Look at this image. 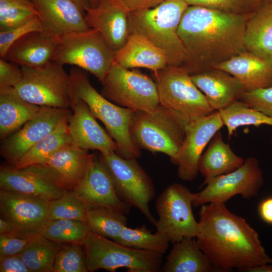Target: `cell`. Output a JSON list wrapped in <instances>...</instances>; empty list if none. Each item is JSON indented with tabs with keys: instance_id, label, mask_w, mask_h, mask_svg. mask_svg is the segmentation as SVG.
<instances>
[{
	"instance_id": "9",
	"label": "cell",
	"mask_w": 272,
	"mask_h": 272,
	"mask_svg": "<svg viewBox=\"0 0 272 272\" xmlns=\"http://www.w3.org/2000/svg\"><path fill=\"white\" fill-rule=\"evenodd\" d=\"M21 69L22 78L14 88L20 97L40 107L71 108L70 75L62 65L51 61L41 66Z\"/></svg>"
},
{
	"instance_id": "6",
	"label": "cell",
	"mask_w": 272,
	"mask_h": 272,
	"mask_svg": "<svg viewBox=\"0 0 272 272\" xmlns=\"http://www.w3.org/2000/svg\"><path fill=\"white\" fill-rule=\"evenodd\" d=\"M82 244L88 271L126 268L128 272H157L162 267L163 255L125 246L91 231Z\"/></svg>"
},
{
	"instance_id": "30",
	"label": "cell",
	"mask_w": 272,
	"mask_h": 272,
	"mask_svg": "<svg viewBox=\"0 0 272 272\" xmlns=\"http://www.w3.org/2000/svg\"><path fill=\"white\" fill-rule=\"evenodd\" d=\"M41 107L20 97L14 88L0 89V137L6 139L32 119Z\"/></svg>"
},
{
	"instance_id": "50",
	"label": "cell",
	"mask_w": 272,
	"mask_h": 272,
	"mask_svg": "<svg viewBox=\"0 0 272 272\" xmlns=\"http://www.w3.org/2000/svg\"><path fill=\"white\" fill-rule=\"evenodd\" d=\"M84 12L86 8L89 7L88 0H72Z\"/></svg>"
},
{
	"instance_id": "36",
	"label": "cell",
	"mask_w": 272,
	"mask_h": 272,
	"mask_svg": "<svg viewBox=\"0 0 272 272\" xmlns=\"http://www.w3.org/2000/svg\"><path fill=\"white\" fill-rule=\"evenodd\" d=\"M229 137L237 128L244 125L272 126V116L252 109L239 100H236L225 109L219 111Z\"/></svg>"
},
{
	"instance_id": "43",
	"label": "cell",
	"mask_w": 272,
	"mask_h": 272,
	"mask_svg": "<svg viewBox=\"0 0 272 272\" xmlns=\"http://www.w3.org/2000/svg\"><path fill=\"white\" fill-rule=\"evenodd\" d=\"M35 235L28 236L0 234V257L19 254Z\"/></svg>"
},
{
	"instance_id": "3",
	"label": "cell",
	"mask_w": 272,
	"mask_h": 272,
	"mask_svg": "<svg viewBox=\"0 0 272 272\" xmlns=\"http://www.w3.org/2000/svg\"><path fill=\"white\" fill-rule=\"evenodd\" d=\"M69 75L71 99L84 101L95 118L104 124L117 145L115 153L127 159L139 157L140 150L133 142L130 133L135 110L121 107L104 97L92 86L83 70L73 66Z\"/></svg>"
},
{
	"instance_id": "17",
	"label": "cell",
	"mask_w": 272,
	"mask_h": 272,
	"mask_svg": "<svg viewBox=\"0 0 272 272\" xmlns=\"http://www.w3.org/2000/svg\"><path fill=\"white\" fill-rule=\"evenodd\" d=\"M72 192L86 209L103 207L126 215L131 207L119 196L111 173L101 157L98 159L94 156L86 177Z\"/></svg>"
},
{
	"instance_id": "18",
	"label": "cell",
	"mask_w": 272,
	"mask_h": 272,
	"mask_svg": "<svg viewBox=\"0 0 272 272\" xmlns=\"http://www.w3.org/2000/svg\"><path fill=\"white\" fill-rule=\"evenodd\" d=\"M46 200L0 189L1 217L14 226L16 235H33L40 233L48 220Z\"/></svg>"
},
{
	"instance_id": "40",
	"label": "cell",
	"mask_w": 272,
	"mask_h": 272,
	"mask_svg": "<svg viewBox=\"0 0 272 272\" xmlns=\"http://www.w3.org/2000/svg\"><path fill=\"white\" fill-rule=\"evenodd\" d=\"M188 5L198 6L235 15H250L264 0H185Z\"/></svg>"
},
{
	"instance_id": "4",
	"label": "cell",
	"mask_w": 272,
	"mask_h": 272,
	"mask_svg": "<svg viewBox=\"0 0 272 272\" xmlns=\"http://www.w3.org/2000/svg\"><path fill=\"white\" fill-rule=\"evenodd\" d=\"M188 6L185 0H165L154 8L130 13V33L144 36L162 50L167 65H181L185 51L177 30Z\"/></svg>"
},
{
	"instance_id": "7",
	"label": "cell",
	"mask_w": 272,
	"mask_h": 272,
	"mask_svg": "<svg viewBox=\"0 0 272 272\" xmlns=\"http://www.w3.org/2000/svg\"><path fill=\"white\" fill-rule=\"evenodd\" d=\"M159 104L188 122L207 116L214 110L205 95L182 66L167 65L154 73Z\"/></svg>"
},
{
	"instance_id": "11",
	"label": "cell",
	"mask_w": 272,
	"mask_h": 272,
	"mask_svg": "<svg viewBox=\"0 0 272 272\" xmlns=\"http://www.w3.org/2000/svg\"><path fill=\"white\" fill-rule=\"evenodd\" d=\"M194 193L179 183L168 186L157 197L155 203L158 218L157 232L173 244L184 237H196L199 224L192 212Z\"/></svg>"
},
{
	"instance_id": "12",
	"label": "cell",
	"mask_w": 272,
	"mask_h": 272,
	"mask_svg": "<svg viewBox=\"0 0 272 272\" xmlns=\"http://www.w3.org/2000/svg\"><path fill=\"white\" fill-rule=\"evenodd\" d=\"M101 158L107 166L120 198L137 208L154 225L156 220L151 213L149 203L155 196L153 183L136 159L123 158L115 152Z\"/></svg>"
},
{
	"instance_id": "31",
	"label": "cell",
	"mask_w": 272,
	"mask_h": 272,
	"mask_svg": "<svg viewBox=\"0 0 272 272\" xmlns=\"http://www.w3.org/2000/svg\"><path fill=\"white\" fill-rule=\"evenodd\" d=\"M68 120L30 148L13 167L24 169L39 164L64 145L71 143Z\"/></svg>"
},
{
	"instance_id": "37",
	"label": "cell",
	"mask_w": 272,
	"mask_h": 272,
	"mask_svg": "<svg viewBox=\"0 0 272 272\" xmlns=\"http://www.w3.org/2000/svg\"><path fill=\"white\" fill-rule=\"evenodd\" d=\"M38 16L32 0H0V31L22 25Z\"/></svg>"
},
{
	"instance_id": "19",
	"label": "cell",
	"mask_w": 272,
	"mask_h": 272,
	"mask_svg": "<svg viewBox=\"0 0 272 272\" xmlns=\"http://www.w3.org/2000/svg\"><path fill=\"white\" fill-rule=\"evenodd\" d=\"M85 12L88 27L99 32L114 52L125 45L130 34V13L115 0H99L95 7H87Z\"/></svg>"
},
{
	"instance_id": "1",
	"label": "cell",
	"mask_w": 272,
	"mask_h": 272,
	"mask_svg": "<svg viewBox=\"0 0 272 272\" xmlns=\"http://www.w3.org/2000/svg\"><path fill=\"white\" fill-rule=\"evenodd\" d=\"M250 15L188 5L177 30L185 51L181 66L192 75L245 51V29Z\"/></svg>"
},
{
	"instance_id": "22",
	"label": "cell",
	"mask_w": 272,
	"mask_h": 272,
	"mask_svg": "<svg viewBox=\"0 0 272 272\" xmlns=\"http://www.w3.org/2000/svg\"><path fill=\"white\" fill-rule=\"evenodd\" d=\"M190 76L214 111L226 108L245 91L239 80L220 69L211 67Z\"/></svg>"
},
{
	"instance_id": "48",
	"label": "cell",
	"mask_w": 272,
	"mask_h": 272,
	"mask_svg": "<svg viewBox=\"0 0 272 272\" xmlns=\"http://www.w3.org/2000/svg\"><path fill=\"white\" fill-rule=\"evenodd\" d=\"M0 234L16 235L13 225L2 217L0 218Z\"/></svg>"
},
{
	"instance_id": "29",
	"label": "cell",
	"mask_w": 272,
	"mask_h": 272,
	"mask_svg": "<svg viewBox=\"0 0 272 272\" xmlns=\"http://www.w3.org/2000/svg\"><path fill=\"white\" fill-rule=\"evenodd\" d=\"M164 272H211L216 270L195 237H184L174 244L162 266Z\"/></svg>"
},
{
	"instance_id": "21",
	"label": "cell",
	"mask_w": 272,
	"mask_h": 272,
	"mask_svg": "<svg viewBox=\"0 0 272 272\" xmlns=\"http://www.w3.org/2000/svg\"><path fill=\"white\" fill-rule=\"evenodd\" d=\"M38 10L43 31L59 38L90 29L84 12L72 0H32Z\"/></svg>"
},
{
	"instance_id": "8",
	"label": "cell",
	"mask_w": 272,
	"mask_h": 272,
	"mask_svg": "<svg viewBox=\"0 0 272 272\" xmlns=\"http://www.w3.org/2000/svg\"><path fill=\"white\" fill-rule=\"evenodd\" d=\"M115 52L95 30L60 37L52 61L88 71L102 83L114 62Z\"/></svg>"
},
{
	"instance_id": "35",
	"label": "cell",
	"mask_w": 272,
	"mask_h": 272,
	"mask_svg": "<svg viewBox=\"0 0 272 272\" xmlns=\"http://www.w3.org/2000/svg\"><path fill=\"white\" fill-rule=\"evenodd\" d=\"M116 242L125 246L163 255L169 243L167 238L156 231L152 233L145 225L131 228L124 227Z\"/></svg>"
},
{
	"instance_id": "34",
	"label": "cell",
	"mask_w": 272,
	"mask_h": 272,
	"mask_svg": "<svg viewBox=\"0 0 272 272\" xmlns=\"http://www.w3.org/2000/svg\"><path fill=\"white\" fill-rule=\"evenodd\" d=\"M90 230L85 221L71 219L48 220L40 234L56 243H81Z\"/></svg>"
},
{
	"instance_id": "38",
	"label": "cell",
	"mask_w": 272,
	"mask_h": 272,
	"mask_svg": "<svg viewBox=\"0 0 272 272\" xmlns=\"http://www.w3.org/2000/svg\"><path fill=\"white\" fill-rule=\"evenodd\" d=\"M87 209L73 192L66 191L48 202V220L71 219L85 222Z\"/></svg>"
},
{
	"instance_id": "51",
	"label": "cell",
	"mask_w": 272,
	"mask_h": 272,
	"mask_svg": "<svg viewBox=\"0 0 272 272\" xmlns=\"http://www.w3.org/2000/svg\"><path fill=\"white\" fill-rule=\"evenodd\" d=\"M99 0H88L89 7L91 8L95 7L98 3Z\"/></svg>"
},
{
	"instance_id": "42",
	"label": "cell",
	"mask_w": 272,
	"mask_h": 272,
	"mask_svg": "<svg viewBox=\"0 0 272 272\" xmlns=\"http://www.w3.org/2000/svg\"><path fill=\"white\" fill-rule=\"evenodd\" d=\"M238 100L252 109L272 116V86L244 91Z\"/></svg>"
},
{
	"instance_id": "33",
	"label": "cell",
	"mask_w": 272,
	"mask_h": 272,
	"mask_svg": "<svg viewBox=\"0 0 272 272\" xmlns=\"http://www.w3.org/2000/svg\"><path fill=\"white\" fill-rule=\"evenodd\" d=\"M85 222L91 231L116 241L127 225L125 215L103 207L87 209Z\"/></svg>"
},
{
	"instance_id": "15",
	"label": "cell",
	"mask_w": 272,
	"mask_h": 272,
	"mask_svg": "<svg viewBox=\"0 0 272 272\" xmlns=\"http://www.w3.org/2000/svg\"><path fill=\"white\" fill-rule=\"evenodd\" d=\"M71 114L69 108L41 107L32 119L5 139L2 156L15 165L30 148L69 120Z\"/></svg>"
},
{
	"instance_id": "5",
	"label": "cell",
	"mask_w": 272,
	"mask_h": 272,
	"mask_svg": "<svg viewBox=\"0 0 272 272\" xmlns=\"http://www.w3.org/2000/svg\"><path fill=\"white\" fill-rule=\"evenodd\" d=\"M189 122L160 104L150 111L135 110L130 133L139 148L168 156L175 163Z\"/></svg>"
},
{
	"instance_id": "14",
	"label": "cell",
	"mask_w": 272,
	"mask_h": 272,
	"mask_svg": "<svg viewBox=\"0 0 272 272\" xmlns=\"http://www.w3.org/2000/svg\"><path fill=\"white\" fill-rule=\"evenodd\" d=\"M94 155L72 143L43 162L27 168L65 191H73L86 177Z\"/></svg>"
},
{
	"instance_id": "49",
	"label": "cell",
	"mask_w": 272,
	"mask_h": 272,
	"mask_svg": "<svg viewBox=\"0 0 272 272\" xmlns=\"http://www.w3.org/2000/svg\"><path fill=\"white\" fill-rule=\"evenodd\" d=\"M249 272H272V262L265 263L248 269Z\"/></svg>"
},
{
	"instance_id": "27",
	"label": "cell",
	"mask_w": 272,
	"mask_h": 272,
	"mask_svg": "<svg viewBox=\"0 0 272 272\" xmlns=\"http://www.w3.org/2000/svg\"><path fill=\"white\" fill-rule=\"evenodd\" d=\"M246 50L267 61L272 66V0H264L246 23Z\"/></svg>"
},
{
	"instance_id": "23",
	"label": "cell",
	"mask_w": 272,
	"mask_h": 272,
	"mask_svg": "<svg viewBox=\"0 0 272 272\" xmlns=\"http://www.w3.org/2000/svg\"><path fill=\"white\" fill-rule=\"evenodd\" d=\"M58 42L43 31L30 32L11 45L4 59L21 66H43L52 61Z\"/></svg>"
},
{
	"instance_id": "16",
	"label": "cell",
	"mask_w": 272,
	"mask_h": 272,
	"mask_svg": "<svg viewBox=\"0 0 272 272\" xmlns=\"http://www.w3.org/2000/svg\"><path fill=\"white\" fill-rule=\"evenodd\" d=\"M224 123L219 111L188 123L184 141L175 164L178 177L184 181H193L198 173V165L204 149Z\"/></svg>"
},
{
	"instance_id": "45",
	"label": "cell",
	"mask_w": 272,
	"mask_h": 272,
	"mask_svg": "<svg viewBox=\"0 0 272 272\" xmlns=\"http://www.w3.org/2000/svg\"><path fill=\"white\" fill-rule=\"evenodd\" d=\"M1 272H31L19 254L0 257Z\"/></svg>"
},
{
	"instance_id": "24",
	"label": "cell",
	"mask_w": 272,
	"mask_h": 272,
	"mask_svg": "<svg viewBox=\"0 0 272 272\" xmlns=\"http://www.w3.org/2000/svg\"><path fill=\"white\" fill-rule=\"evenodd\" d=\"M240 81L245 91L272 86V66L265 60L247 50L215 65Z\"/></svg>"
},
{
	"instance_id": "28",
	"label": "cell",
	"mask_w": 272,
	"mask_h": 272,
	"mask_svg": "<svg viewBox=\"0 0 272 272\" xmlns=\"http://www.w3.org/2000/svg\"><path fill=\"white\" fill-rule=\"evenodd\" d=\"M202 154L198 172L204 177L201 186L214 178L233 171L240 167L244 159L237 155L223 139L220 130L214 135Z\"/></svg>"
},
{
	"instance_id": "13",
	"label": "cell",
	"mask_w": 272,
	"mask_h": 272,
	"mask_svg": "<svg viewBox=\"0 0 272 272\" xmlns=\"http://www.w3.org/2000/svg\"><path fill=\"white\" fill-rule=\"evenodd\" d=\"M263 183V176L258 160L250 157L242 165L229 173L217 176L200 191L194 193L193 206L212 202L225 203L233 196L244 198L256 196Z\"/></svg>"
},
{
	"instance_id": "25",
	"label": "cell",
	"mask_w": 272,
	"mask_h": 272,
	"mask_svg": "<svg viewBox=\"0 0 272 272\" xmlns=\"http://www.w3.org/2000/svg\"><path fill=\"white\" fill-rule=\"evenodd\" d=\"M0 188L47 201L66 192L28 168L14 167H1Z\"/></svg>"
},
{
	"instance_id": "10",
	"label": "cell",
	"mask_w": 272,
	"mask_h": 272,
	"mask_svg": "<svg viewBox=\"0 0 272 272\" xmlns=\"http://www.w3.org/2000/svg\"><path fill=\"white\" fill-rule=\"evenodd\" d=\"M101 84V94L118 105L150 111L160 104L154 81L137 70H130L115 61Z\"/></svg>"
},
{
	"instance_id": "2",
	"label": "cell",
	"mask_w": 272,
	"mask_h": 272,
	"mask_svg": "<svg viewBox=\"0 0 272 272\" xmlns=\"http://www.w3.org/2000/svg\"><path fill=\"white\" fill-rule=\"evenodd\" d=\"M198 215L195 238L216 270L246 271L272 262L258 233L245 219L231 212L225 203L203 205Z\"/></svg>"
},
{
	"instance_id": "26",
	"label": "cell",
	"mask_w": 272,
	"mask_h": 272,
	"mask_svg": "<svg viewBox=\"0 0 272 272\" xmlns=\"http://www.w3.org/2000/svg\"><path fill=\"white\" fill-rule=\"evenodd\" d=\"M114 61L126 69L142 67L156 72L167 65L164 52L144 36L131 33L125 45L115 52Z\"/></svg>"
},
{
	"instance_id": "41",
	"label": "cell",
	"mask_w": 272,
	"mask_h": 272,
	"mask_svg": "<svg viewBox=\"0 0 272 272\" xmlns=\"http://www.w3.org/2000/svg\"><path fill=\"white\" fill-rule=\"evenodd\" d=\"M43 31L41 21L38 17L27 23L13 28L0 31V56L5 58L11 45L25 35L34 31Z\"/></svg>"
},
{
	"instance_id": "32",
	"label": "cell",
	"mask_w": 272,
	"mask_h": 272,
	"mask_svg": "<svg viewBox=\"0 0 272 272\" xmlns=\"http://www.w3.org/2000/svg\"><path fill=\"white\" fill-rule=\"evenodd\" d=\"M62 245L38 233L18 254L31 272H52L56 254Z\"/></svg>"
},
{
	"instance_id": "44",
	"label": "cell",
	"mask_w": 272,
	"mask_h": 272,
	"mask_svg": "<svg viewBox=\"0 0 272 272\" xmlns=\"http://www.w3.org/2000/svg\"><path fill=\"white\" fill-rule=\"evenodd\" d=\"M6 59H0V89L14 88L20 81L22 73L21 67Z\"/></svg>"
},
{
	"instance_id": "20",
	"label": "cell",
	"mask_w": 272,
	"mask_h": 272,
	"mask_svg": "<svg viewBox=\"0 0 272 272\" xmlns=\"http://www.w3.org/2000/svg\"><path fill=\"white\" fill-rule=\"evenodd\" d=\"M71 108L68 126L73 144L86 150H97L102 155L117 151L116 143L99 124L84 101L71 99Z\"/></svg>"
},
{
	"instance_id": "47",
	"label": "cell",
	"mask_w": 272,
	"mask_h": 272,
	"mask_svg": "<svg viewBox=\"0 0 272 272\" xmlns=\"http://www.w3.org/2000/svg\"><path fill=\"white\" fill-rule=\"evenodd\" d=\"M258 212L264 222L272 224V196L265 198L260 201L258 207Z\"/></svg>"
},
{
	"instance_id": "39",
	"label": "cell",
	"mask_w": 272,
	"mask_h": 272,
	"mask_svg": "<svg viewBox=\"0 0 272 272\" xmlns=\"http://www.w3.org/2000/svg\"><path fill=\"white\" fill-rule=\"evenodd\" d=\"M87 271L86 254L83 244L63 245L56 254L52 272Z\"/></svg>"
},
{
	"instance_id": "46",
	"label": "cell",
	"mask_w": 272,
	"mask_h": 272,
	"mask_svg": "<svg viewBox=\"0 0 272 272\" xmlns=\"http://www.w3.org/2000/svg\"><path fill=\"white\" fill-rule=\"evenodd\" d=\"M129 13L154 8L165 0H115Z\"/></svg>"
}]
</instances>
